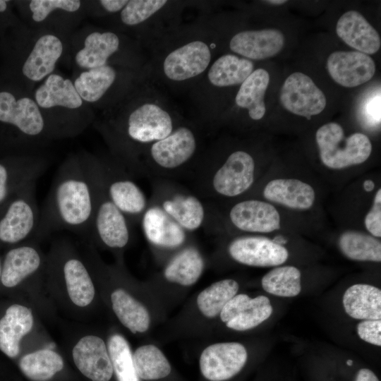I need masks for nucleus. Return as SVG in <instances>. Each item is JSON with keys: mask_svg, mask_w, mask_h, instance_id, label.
<instances>
[{"mask_svg": "<svg viewBox=\"0 0 381 381\" xmlns=\"http://www.w3.org/2000/svg\"><path fill=\"white\" fill-rule=\"evenodd\" d=\"M228 250L235 261L252 267L278 266L289 258V252L284 246L258 236L236 238L230 243Z\"/></svg>", "mask_w": 381, "mask_h": 381, "instance_id": "20", "label": "nucleus"}, {"mask_svg": "<svg viewBox=\"0 0 381 381\" xmlns=\"http://www.w3.org/2000/svg\"><path fill=\"white\" fill-rule=\"evenodd\" d=\"M95 201L93 183L81 152L68 155L58 168L32 236L42 238L57 231L87 236Z\"/></svg>", "mask_w": 381, "mask_h": 381, "instance_id": "3", "label": "nucleus"}, {"mask_svg": "<svg viewBox=\"0 0 381 381\" xmlns=\"http://www.w3.org/2000/svg\"><path fill=\"white\" fill-rule=\"evenodd\" d=\"M250 299V297L245 294L235 295L221 310L219 315L222 321L226 323L234 318Z\"/></svg>", "mask_w": 381, "mask_h": 381, "instance_id": "47", "label": "nucleus"}, {"mask_svg": "<svg viewBox=\"0 0 381 381\" xmlns=\"http://www.w3.org/2000/svg\"><path fill=\"white\" fill-rule=\"evenodd\" d=\"M146 78L145 69L138 71L111 65L74 71L71 77L82 99L94 111L99 112L117 104Z\"/></svg>", "mask_w": 381, "mask_h": 381, "instance_id": "8", "label": "nucleus"}, {"mask_svg": "<svg viewBox=\"0 0 381 381\" xmlns=\"http://www.w3.org/2000/svg\"><path fill=\"white\" fill-rule=\"evenodd\" d=\"M247 358V351L241 344L217 343L203 350L200 357V368L206 379L224 381L238 374Z\"/></svg>", "mask_w": 381, "mask_h": 381, "instance_id": "19", "label": "nucleus"}, {"mask_svg": "<svg viewBox=\"0 0 381 381\" xmlns=\"http://www.w3.org/2000/svg\"><path fill=\"white\" fill-rule=\"evenodd\" d=\"M322 163L331 169H342L365 162L372 152L369 138L361 133L346 137L343 128L330 122L320 126L315 134Z\"/></svg>", "mask_w": 381, "mask_h": 381, "instance_id": "12", "label": "nucleus"}, {"mask_svg": "<svg viewBox=\"0 0 381 381\" xmlns=\"http://www.w3.org/2000/svg\"><path fill=\"white\" fill-rule=\"evenodd\" d=\"M11 1L7 0H0V11H6L8 9Z\"/></svg>", "mask_w": 381, "mask_h": 381, "instance_id": "49", "label": "nucleus"}, {"mask_svg": "<svg viewBox=\"0 0 381 381\" xmlns=\"http://www.w3.org/2000/svg\"><path fill=\"white\" fill-rule=\"evenodd\" d=\"M23 23L69 37L87 18L85 1L28 0L18 2Z\"/></svg>", "mask_w": 381, "mask_h": 381, "instance_id": "13", "label": "nucleus"}, {"mask_svg": "<svg viewBox=\"0 0 381 381\" xmlns=\"http://www.w3.org/2000/svg\"><path fill=\"white\" fill-rule=\"evenodd\" d=\"M263 289L280 297H294L301 291V272L291 265L276 267L265 274L261 281Z\"/></svg>", "mask_w": 381, "mask_h": 381, "instance_id": "40", "label": "nucleus"}, {"mask_svg": "<svg viewBox=\"0 0 381 381\" xmlns=\"http://www.w3.org/2000/svg\"><path fill=\"white\" fill-rule=\"evenodd\" d=\"M128 0L85 1L87 17L102 20L120 12Z\"/></svg>", "mask_w": 381, "mask_h": 381, "instance_id": "43", "label": "nucleus"}, {"mask_svg": "<svg viewBox=\"0 0 381 381\" xmlns=\"http://www.w3.org/2000/svg\"><path fill=\"white\" fill-rule=\"evenodd\" d=\"M269 83V73L263 68H258L240 85L237 90L235 105L238 109L246 110L253 121H259L265 114L264 98Z\"/></svg>", "mask_w": 381, "mask_h": 381, "instance_id": "31", "label": "nucleus"}, {"mask_svg": "<svg viewBox=\"0 0 381 381\" xmlns=\"http://www.w3.org/2000/svg\"><path fill=\"white\" fill-rule=\"evenodd\" d=\"M158 205L186 231L199 229L205 222L206 212L202 201L183 190H174L157 195Z\"/></svg>", "mask_w": 381, "mask_h": 381, "instance_id": "25", "label": "nucleus"}, {"mask_svg": "<svg viewBox=\"0 0 381 381\" xmlns=\"http://www.w3.org/2000/svg\"><path fill=\"white\" fill-rule=\"evenodd\" d=\"M253 71V61L234 54H224L214 59L190 90L198 109L217 90L240 85Z\"/></svg>", "mask_w": 381, "mask_h": 381, "instance_id": "15", "label": "nucleus"}, {"mask_svg": "<svg viewBox=\"0 0 381 381\" xmlns=\"http://www.w3.org/2000/svg\"><path fill=\"white\" fill-rule=\"evenodd\" d=\"M1 262L0 260V282H1Z\"/></svg>", "mask_w": 381, "mask_h": 381, "instance_id": "51", "label": "nucleus"}, {"mask_svg": "<svg viewBox=\"0 0 381 381\" xmlns=\"http://www.w3.org/2000/svg\"><path fill=\"white\" fill-rule=\"evenodd\" d=\"M61 272L68 296L78 306L89 305L95 296V286L84 263L75 257L64 258Z\"/></svg>", "mask_w": 381, "mask_h": 381, "instance_id": "33", "label": "nucleus"}, {"mask_svg": "<svg viewBox=\"0 0 381 381\" xmlns=\"http://www.w3.org/2000/svg\"><path fill=\"white\" fill-rule=\"evenodd\" d=\"M238 284L231 279H222L202 290L197 298L200 311L207 318L218 315L224 306L238 291Z\"/></svg>", "mask_w": 381, "mask_h": 381, "instance_id": "39", "label": "nucleus"}, {"mask_svg": "<svg viewBox=\"0 0 381 381\" xmlns=\"http://www.w3.org/2000/svg\"><path fill=\"white\" fill-rule=\"evenodd\" d=\"M229 219L238 229L250 233H270L280 228V215L270 203L259 200H246L235 204L229 211Z\"/></svg>", "mask_w": 381, "mask_h": 381, "instance_id": "22", "label": "nucleus"}, {"mask_svg": "<svg viewBox=\"0 0 381 381\" xmlns=\"http://www.w3.org/2000/svg\"><path fill=\"white\" fill-rule=\"evenodd\" d=\"M266 2L267 3H270L271 4H274V5H280V4H283L284 3L286 2V1H284V0H270V1H266Z\"/></svg>", "mask_w": 381, "mask_h": 381, "instance_id": "50", "label": "nucleus"}, {"mask_svg": "<svg viewBox=\"0 0 381 381\" xmlns=\"http://www.w3.org/2000/svg\"><path fill=\"white\" fill-rule=\"evenodd\" d=\"M33 316L30 309L13 304L0 320V350L8 357L15 358L20 353V342L32 328Z\"/></svg>", "mask_w": 381, "mask_h": 381, "instance_id": "29", "label": "nucleus"}, {"mask_svg": "<svg viewBox=\"0 0 381 381\" xmlns=\"http://www.w3.org/2000/svg\"><path fill=\"white\" fill-rule=\"evenodd\" d=\"M338 246L347 258L356 261H381V243L375 237L358 231L343 232L338 239Z\"/></svg>", "mask_w": 381, "mask_h": 381, "instance_id": "36", "label": "nucleus"}, {"mask_svg": "<svg viewBox=\"0 0 381 381\" xmlns=\"http://www.w3.org/2000/svg\"><path fill=\"white\" fill-rule=\"evenodd\" d=\"M102 185L109 199L131 223L140 219L149 203L139 187L111 157L97 156Z\"/></svg>", "mask_w": 381, "mask_h": 381, "instance_id": "14", "label": "nucleus"}, {"mask_svg": "<svg viewBox=\"0 0 381 381\" xmlns=\"http://www.w3.org/2000/svg\"><path fill=\"white\" fill-rule=\"evenodd\" d=\"M15 71L18 85L33 89L63 63H71L69 37L21 22L16 26Z\"/></svg>", "mask_w": 381, "mask_h": 381, "instance_id": "6", "label": "nucleus"}, {"mask_svg": "<svg viewBox=\"0 0 381 381\" xmlns=\"http://www.w3.org/2000/svg\"><path fill=\"white\" fill-rule=\"evenodd\" d=\"M347 363H348L349 365H351V361H349L347 362Z\"/></svg>", "mask_w": 381, "mask_h": 381, "instance_id": "52", "label": "nucleus"}, {"mask_svg": "<svg viewBox=\"0 0 381 381\" xmlns=\"http://www.w3.org/2000/svg\"><path fill=\"white\" fill-rule=\"evenodd\" d=\"M36 183L13 196L0 216V241L15 244L32 237L37 227L40 211L35 197Z\"/></svg>", "mask_w": 381, "mask_h": 381, "instance_id": "16", "label": "nucleus"}, {"mask_svg": "<svg viewBox=\"0 0 381 381\" xmlns=\"http://www.w3.org/2000/svg\"><path fill=\"white\" fill-rule=\"evenodd\" d=\"M69 45L73 71L108 65L143 71L148 61L138 41L95 25L80 26L69 37Z\"/></svg>", "mask_w": 381, "mask_h": 381, "instance_id": "5", "label": "nucleus"}, {"mask_svg": "<svg viewBox=\"0 0 381 381\" xmlns=\"http://www.w3.org/2000/svg\"><path fill=\"white\" fill-rule=\"evenodd\" d=\"M264 198L290 209L306 210L315 202V193L307 183L296 179H276L263 190Z\"/></svg>", "mask_w": 381, "mask_h": 381, "instance_id": "28", "label": "nucleus"}, {"mask_svg": "<svg viewBox=\"0 0 381 381\" xmlns=\"http://www.w3.org/2000/svg\"><path fill=\"white\" fill-rule=\"evenodd\" d=\"M111 301L116 315L131 332L147 330L150 319L147 309L128 293L117 289L111 294Z\"/></svg>", "mask_w": 381, "mask_h": 381, "instance_id": "35", "label": "nucleus"}, {"mask_svg": "<svg viewBox=\"0 0 381 381\" xmlns=\"http://www.w3.org/2000/svg\"><path fill=\"white\" fill-rule=\"evenodd\" d=\"M187 2L167 0H128L118 13L101 20L151 50L181 25Z\"/></svg>", "mask_w": 381, "mask_h": 381, "instance_id": "7", "label": "nucleus"}, {"mask_svg": "<svg viewBox=\"0 0 381 381\" xmlns=\"http://www.w3.org/2000/svg\"><path fill=\"white\" fill-rule=\"evenodd\" d=\"M19 368L31 380L47 381L62 370L64 361L55 351L42 349L22 357Z\"/></svg>", "mask_w": 381, "mask_h": 381, "instance_id": "37", "label": "nucleus"}, {"mask_svg": "<svg viewBox=\"0 0 381 381\" xmlns=\"http://www.w3.org/2000/svg\"><path fill=\"white\" fill-rule=\"evenodd\" d=\"M218 47L205 18L181 25L152 49L147 78L175 89H191L214 60Z\"/></svg>", "mask_w": 381, "mask_h": 381, "instance_id": "2", "label": "nucleus"}, {"mask_svg": "<svg viewBox=\"0 0 381 381\" xmlns=\"http://www.w3.org/2000/svg\"><path fill=\"white\" fill-rule=\"evenodd\" d=\"M345 312L357 320H380L381 291L366 284H356L349 286L343 296Z\"/></svg>", "mask_w": 381, "mask_h": 381, "instance_id": "32", "label": "nucleus"}, {"mask_svg": "<svg viewBox=\"0 0 381 381\" xmlns=\"http://www.w3.org/2000/svg\"><path fill=\"white\" fill-rule=\"evenodd\" d=\"M81 154L95 189V209L87 236L108 248H123L130 241L131 222L107 197L100 176L97 156L86 152Z\"/></svg>", "mask_w": 381, "mask_h": 381, "instance_id": "10", "label": "nucleus"}, {"mask_svg": "<svg viewBox=\"0 0 381 381\" xmlns=\"http://www.w3.org/2000/svg\"><path fill=\"white\" fill-rule=\"evenodd\" d=\"M356 329L361 339L375 346H381L380 320H363L358 324Z\"/></svg>", "mask_w": 381, "mask_h": 381, "instance_id": "45", "label": "nucleus"}, {"mask_svg": "<svg viewBox=\"0 0 381 381\" xmlns=\"http://www.w3.org/2000/svg\"><path fill=\"white\" fill-rule=\"evenodd\" d=\"M0 123L11 126L31 151L50 142L46 126L32 92L0 90Z\"/></svg>", "mask_w": 381, "mask_h": 381, "instance_id": "11", "label": "nucleus"}, {"mask_svg": "<svg viewBox=\"0 0 381 381\" xmlns=\"http://www.w3.org/2000/svg\"><path fill=\"white\" fill-rule=\"evenodd\" d=\"M280 102L289 112L310 119L326 107V97L307 75L295 72L286 78L281 89Z\"/></svg>", "mask_w": 381, "mask_h": 381, "instance_id": "18", "label": "nucleus"}, {"mask_svg": "<svg viewBox=\"0 0 381 381\" xmlns=\"http://www.w3.org/2000/svg\"><path fill=\"white\" fill-rule=\"evenodd\" d=\"M364 224L366 229L374 237L381 236V189L379 188L374 197L370 210L365 215Z\"/></svg>", "mask_w": 381, "mask_h": 381, "instance_id": "44", "label": "nucleus"}, {"mask_svg": "<svg viewBox=\"0 0 381 381\" xmlns=\"http://www.w3.org/2000/svg\"><path fill=\"white\" fill-rule=\"evenodd\" d=\"M327 68L332 78L346 87H354L369 81L375 72L373 59L357 51L332 53L327 60Z\"/></svg>", "mask_w": 381, "mask_h": 381, "instance_id": "21", "label": "nucleus"}, {"mask_svg": "<svg viewBox=\"0 0 381 381\" xmlns=\"http://www.w3.org/2000/svg\"><path fill=\"white\" fill-rule=\"evenodd\" d=\"M336 32L339 38L357 52L373 54L380 48L378 32L356 11H349L339 18Z\"/></svg>", "mask_w": 381, "mask_h": 381, "instance_id": "27", "label": "nucleus"}, {"mask_svg": "<svg viewBox=\"0 0 381 381\" xmlns=\"http://www.w3.org/2000/svg\"><path fill=\"white\" fill-rule=\"evenodd\" d=\"M204 266L200 251L195 247L188 246L177 253L167 263L164 276L170 282L190 286L200 277Z\"/></svg>", "mask_w": 381, "mask_h": 381, "instance_id": "34", "label": "nucleus"}, {"mask_svg": "<svg viewBox=\"0 0 381 381\" xmlns=\"http://www.w3.org/2000/svg\"><path fill=\"white\" fill-rule=\"evenodd\" d=\"M197 126L183 120L166 138L150 145L140 158L137 173L168 175L187 167L199 155Z\"/></svg>", "mask_w": 381, "mask_h": 381, "instance_id": "9", "label": "nucleus"}, {"mask_svg": "<svg viewBox=\"0 0 381 381\" xmlns=\"http://www.w3.org/2000/svg\"><path fill=\"white\" fill-rule=\"evenodd\" d=\"M183 120L163 92L146 78L117 104L100 111L92 125L106 142L110 157L133 174L145 150L168 136Z\"/></svg>", "mask_w": 381, "mask_h": 381, "instance_id": "1", "label": "nucleus"}, {"mask_svg": "<svg viewBox=\"0 0 381 381\" xmlns=\"http://www.w3.org/2000/svg\"><path fill=\"white\" fill-rule=\"evenodd\" d=\"M284 44V35L278 30H248L234 34L229 40V47L234 54L253 61L277 55Z\"/></svg>", "mask_w": 381, "mask_h": 381, "instance_id": "23", "label": "nucleus"}, {"mask_svg": "<svg viewBox=\"0 0 381 381\" xmlns=\"http://www.w3.org/2000/svg\"><path fill=\"white\" fill-rule=\"evenodd\" d=\"M380 89L370 95L361 107V114L365 122L370 126L380 124Z\"/></svg>", "mask_w": 381, "mask_h": 381, "instance_id": "46", "label": "nucleus"}, {"mask_svg": "<svg viewBox=\"0 0 381 381\" xmlns=\"http://www.w3.org/2000/svg\"><path fill=\"white\" fill-rule=\"evenodd\" d=\"M108 352L118 381H140L134 369L130 346L123 337L117 334L110 337Z\"/></svg>", "mask_w": 381, "mask_h": 381, "instance_id": "42", "label": "nucleus"}, {"mask_svg": "<svg viewBox=\"0 0 381 381\" xmlns=\"http://www.w3.org/2000/svg\"><path fill=\"white\" fill-rule=\"evenodd\" d=\"M50 141L81 134L95 120V111L78 93L71 78L57 70L32 92Z\"/></svg>", "mask_w": 381, "mask_h": 381, "instance_id": "4", "label": "nucleus"}, {"mask_svg": "<svg viewBox=\"0 0 381 381\" xmlns=\"http://www.w3.org/2000/svg\"><path fill=\"white\" fill-rule=\"evenodd\" d=\"M255 163L253 156L243 150L230 153L224 162L205 176V187L218 195L233 198L242 195L255 181Z\"/></svg>", "mask_w": 381, "mask_h": 381, "instance_id": "17", "label": "nucleus"}, {"mask_svg": "<svg viewBox=\"0 0 381 381\" xmlns=\"http://www.w3.org/2000/svg\"><path fill=\"white\" fill-rule=\"evenodd\" d=\"M272 310L270 301L267 296L250 298L238 314L226 325L229 328L236 331L250 329L267 320Z\"/></svg>", "mask_w": 381, "mask_h": 381, "instance_id": "41", "label": "nucleus"}, {"mask_svg": "<svg viewBox=\"0 0 381 381\" xmlns=\"http://www.w3.org/2000/svg\"><path fill=\"white\" fill-rule=\"evenodd\" d=\"M42 263V256L32 245L13 248L7 252L1 265V282L6 287H14L37 272Z\"/></svg>", "mask_w": 381, "mask_h": 381, "instance_id": "30", "label": "nucleus"}, {"mask_svg": "<svg viewBox=\"0 0 381 381\" xmlns=\"http://www.w3.org/2000/svg\"><path fill=\"white\" fill-rule=\"evenodd\" d=\"M140 221L146 239L155 246L173 249L186 241L187 231L154 203L148 205Z\"/></svg>", "mask_w": 381, "mask_h": 381, "instance_id": "26", "label": "nucleus"}, {"mask_svg": "<svg viewBox=\"0 0 381 381\" xmlns=\"http://www.w3.org/2000/svg\"><path fill=\"white\" fill-rule=\"evenodd\" d=\"M355 381H380L376 375L370 369L361 368L356 375Z\"/></svg>", "mask_w": 381, "mask_h": 381, "instance_id": "48", "label": "nucleus"}, {"mask_svg": "<svg viewBox=\"0 0 381 381\" xmlns=\"http://www.w3.org/2000/svg\"><path fill=\"white\" fill-rule=\"evenodd\" d=\"M133 362L136 375L143 380H158L171 373V365L164 353L152 344L138 348L133 354Z\"/></svg>", "mask_w": 381, "mask_h": 381, "instance_id": "38", "label": "nucleus"}, {"mask_svg": "<svg viewBox=\"0 0 381 381\" xmlns=\"http://www.w3.org/2000/svg\"><path fill=\"white\" fill-rule=\"evenodd\" d=\"M78 369L92 381H109L113 368L104 341L97 336L81 338L72 351Z\"/></svg>", "mask_w": 381, "mask_h": 381, "instance_id": "24", "label": "nucleus"}]
</instances>
